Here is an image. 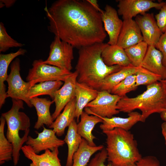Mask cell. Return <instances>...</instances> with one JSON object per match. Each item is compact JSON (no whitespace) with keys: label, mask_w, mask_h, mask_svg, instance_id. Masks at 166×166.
Instances as JSON below:
<instances>
[{"label":"cell","mask_w":166,"mask_h":166,"mask_svg":"<svg viewBox=\"0 0 166 166\" xmlns=\"http://www.w3.org/2000/svg\"><path fill=\"white\" fill-rule=\"evenodd\" d=\"M44 10L49 31L73 48L103 42L106 38L101 13L87 0H58Z\"/></svg>","instance_id":"obj_1"},{"label":"cell","mask_w":166,"mask_h":166,"mask_svg":"<svg viewBox=\"0 0 166 166\" xmlns=\"http://www.w3.org/2000/svg\"><path fill=\"white\" fill-rule=\"evenodd\" d=\"M108 43H97L79 49L75 69L77 81L85 84L99 91L101 82L109 75L118 71L122 66L107 65L101 57Z\"/></svg>","instance_id":"obj_2"},{"label":"cell","mask_w":166,"mask_h":166,"mask_svg":"<svg viewBox=\"0 0 166 166\" xmlns=\"http://www.w3.org/2000/svg\"><path fill=\"white\" fill-rule=\"evenodd\" d=\"M106 136L107 160L113 166H136L142 156L130 131L116 128L102 131Z\"/></svg>","instance_id":"obj_3"},{"label":"cell","mask_w":166,"mask_h":166,"mask_svg":"<svg viewBox=\"0 0 166 166\" xmlns=\"http://www.w3.org/2000/svg\"><path fill=\"white\" fill-rule=\"evenodd\" d=\"M120 112L129 113L138 109L141 112V122L151 114L166 110V96L160 81L147 86L146 90L137 97H121L117 104Z\"/></svg>","instance_id":"obj_4"},{"label":"cell","mask_w":166,"mask_h":166,"mask_svg":"<svg viewBox=\"0 0 166 166\" xmlns=\"http://www.w3.org/2000/svg\"><path fill=\"white\" fill-rule=\"evenodd\" d=\"M12 105L8 111L2 113L1 116L5 119L7 129L6 137L13 145V159L16 166L19 160L20 151L23 144L27 141L30 132V122L29 117L24 112L19 111L23 109V101L12 99Z\"/></svg>","instance_id":"obj_5"},{"label":"cell","mask_w":166,"mask_h":166,"mask_svg":"<svg viewBox=\"0 0 166 166\" xmlns=\"http://www.w3.org/2000/svg\"><path fill=\"white\" fill-rule=\"evenodd\" d=\"M10 72L6 79L8 90L7 97L19 99L24 101L30 108L33 106L28 97V93L32 86L30 82H25L22 79L20 74V60L16 58L11 63Z\"/></svg>","instance_id":"obj_6"},{"label":"cell","mask_w":166,"mask_h":166,"mask_svg":"<svg viewBox=\"0 0 166 166\" xmlns=\"http://www.w3.org/2000/svg\"><path fill=\"white\" fill-rule=\"evenodd\" d=\"M42 59L34 60L32 67L29 69L26 79L31 82L32 86L37 83L61 81L64 82L72 73L58 67L46 64Z\"/></svg>","instance_id":"obj_7"},{"label":"cell","mask_w":166,"mask_h":166,"mask_svg":"<svg viewBox=\"0 0 166 166\" xmlns=\"http://www.w3.org/2000/svg\"><path fill=\"white\" fill-rule=\"evenodd\" d=\"M121 97L104 90L98 91L97 96L84 109L89 114L111 118L118 114L117 104Z\"/></svg>","instance_id":"obj_8"},{"label":"cell","mask_w":166,"mask_h":166,"mask_svg":"<svg viewBox=\"0 0 166 166\" xmlns=\"http://www.w3.org/2000/svg\"><path fill=\"white\" fill-rule=\"evenodd\" d=\"M73 48L70 44L55 36L50 45L49 57L44 62L71 71L74 58Z\"/></svg>","instance_id":"obj_9"},{"label":"cell","mask_w":166,"mask_h":166,"mask_svg":"<svg viewBox=\"0 0 166 166\" xmlns=\"http://www.w3.org/2000/svg\"><path fill=\"white\" fill-rule=\"evenodd\" d=\"M117 2V13L123 20L132 19L153 8L160 10L164 3V2H156L151 0H119Z\"/></svg>","instance_id":"obj_10"},{"label":"cell","mask_w":166,"mask_h":166,"mask_svg":"<svg viewBox=\"0 0 166 166\" xmlns=\"http://www.w3.org/2000/svg\"><path fill=\"white\" fill-rule=\"evenodd\" d=\"M77 75L76 71L72 72L65 79L62 86L54 93L53 100L55 103V108L52 115L53 121L60 114L65 106L75 98V86Z\"/></svg>","instance_id":"obj_11"},{"label":"cell","mask_w":166,"mask_h":166,"mask_svg":"<svg viewBox=\"0 0 166 166\" xmlns=\"http://www.w3.org/2000/svg\"><path fill=\"white\" fill-rule=\"evenodd\" d=\"M43 128L42 132L36 131L38 134L36 138L29 136L26 142V144L30 146L37 154L47 149L53 151L56 148L62 146L65 143L64 140L57 137L53 129H47L44 126Z\"/></svg>","instance_id":"obj_12"},{"label":"cell","mask_w":166,"mask_h":166,"mask_svg":"<svg viewBox=\"0 0 166 166\" xmlns=\"http://www.w3.org/2000/svg\"><path fill=\"white\" fill-rule=\"evenodd\" d=\"M135 20L140 30L144 41L148 45L156 48L163 33L157 24L153 14L138 15Z\"/></svg>","instance_id":"obj_13"},{"label":"cell","mask_w":166,"mask_h":166,"mask_svg":"<svg viewBox=\"0 0 166 166\" xmlns=\"http://www.w3.org/2000/svg\"><path fill=\"white\" fill-rule=\"evenodd\" d=\"M101 14L104 29L109 36L108 43L111 45H117L123 21L119 18L116 10L109 5H106L105 10Z\"/></svg>","instance_id":"obj_14"},{"label":"cell","mask_w":166,"mask_h":166,"mask_svg":"<svg viewBox=\"0 0 166 166\" xmlns=\"http://www.w3.org/2000/svg\"><path fill=\"white\" fill-rule=\"evenodd\" d=\"M144 41L140 30L132 19L123 20L117 44L124 49Z\"/></svg>","instance_id":"obj_15"},{"label":"cell","mask_w":166,"mask_h":166,"mask_svg":"<svg viewBox=\"0 0 166 166\" xmlns=\"http://www.w3.org/2000/svg\"><path fill=\"white\" fill-rule=\"evenodd\" d=\"M21 150L25 156L31 160L30 166H62L58 156V148L53 151L46 150L40 155L36 153L28 145L23 146Z\"/></svg>","instance_id":"obj_16"},{"label":"cell","mask_w":166,"mask_h":166,"mask_svg":"<svg viewBox=\"0 0 166 166\" xmlns=\"http://www.w3.org/2000/svg\"><path fill=\"white\" fill-rule=\"evenodd\" d=\"M128 116L125 118L116 117L107 118L98 117L102 120V123L100 125V128L102 131L112 130L116 128L129 131L137 122H141V114L137 112L133 111L128 113Z\"/></svg>","instance_id":"obj_17"},{"label":"cell","mask_w":166,"mask_h":166,"mask_svg":"<svg viewBox=\"0 0 166 166\" xmlns=\"http://www.w3.org/2000/svg\"><path fill=\"white\" fill-rule=\"evenodd\" d=\"M98 92L85 84L77 81L75 89V118L77 122L79 121L83 109L89 103L96 98Z\"/></svg>","instance_id":"obj_18"},{"label":"cell","mask_w":166,"mask_h":166,"mask_svg":"<svg viewBox=\"0 0 166 166\" xmlns=\"http://www.w3.org/2000/svg\"><path fill=\"white\" fill-rule=\"evenodd\" d=\"M163 55L155 46L148 45L141 67L160 76L163 80L166 78V68L163 64Z\"/></svg>","instance_id":"obj_19"},{"label":"cell","mask_w":166,"mask_h":166,"mask_svg":"<svg viewBox=\"0 0 166 166\" xmlns=\"http://www.w3.org/2000/svg\"><path fill=\"white\" fill-rule=\"evenodd\" d=\"M30 100L36 109L38 116L34 128L38 129L45 124L49 128L54 121L49 110L50 106L54 101L38 97L31 98Z\"/></svg>","instance_id":"obj_20"},{"label":"cell","mask_w":166,"mask_h":166,"mask_svg":"<svg viewBox=\"0 0 166 166\" xmlns=\"http://www.w3.org/2000/svg\"><path fill=\"white\" fill-rule=\"evenodd\" d=\"M102 122L100 117L95 115H90L85 111L81 115L80 121L77 124V132L90 146H96L93 141L96 137L93 135L92 131L97 124Z\"/></svg>","instance_id":"obj_21"},{"label":"cell","mask_w":166,"mask_h":166,"mask_svg":"<svg viewBox=\"0 0 166 166\" xmlns=\"http://www.w3.org/2000/svg\"><path fill=\"white\" fill-rule=\"evenodd\" d=\"M27 52L26 49L20 48L15 52L6 54H0V108L5 102L7 98L4 82L8 77L7 70L10 64L17 57L23 55Z\"/></svg>","instance_id":"obj_22"},{"label":"cell","mask_w":166,"mask_h":166,"mask_svg":"<svg viewBox=\"0 0 166 166\" xmlns=\"http://www.w3.org/2000/svg\"><path fill=\"white\" fill-rule=\"evenodd\" d=\"M101 57L108 66L119 65L125 67L131 65L124 49L117 45H111L108 44L102 50Z\"/></svg>","instance_id":"obj_23"},{"label":"cell","mask_w":166,"mask_h":166,"mask_svg":"<svg viewBox=\"0 0 166 166\" xmlns=\"http://www.w3.org/2000/svg\"><path fill=\"white\" fill-rule=\"evenodd\" d=\"M75 98L70 101L65 107L49 127L53 128L57 136H60L65 133L66 128L68 127L75 118Z\"/></svg>","instance_id":"obj_24"},{"label":"cell","mask_w":166,"mask_h":166,"mask_svg":"<svg viewBox=\"0 0 166 166\" xmlns=\"http://www.w3.org/2000/svg\"><path fill=\"white\" fill-rule=\"evenodd\" d=\"M82 139L77 132V124L74 119L68 127L66 134L63 140L68 148L66 166L72 165L73 155L79 148Z\"/></svg>","instance_id":"obj_25"},{"label":"cell","mask_w":166,"mask_h":166,"mask_svg":"<svg viewBox=\"0 0 166 166\" xmlns=\"http://www.w3.org/2000/svg\"><path fill=\"white\" fill-rule=\"evenodd\" d=\"M138 67L131 65L122 67L117 72L110 74L105 77L100 85L99 91H106L109 93L113 88L129 75L135 74Z\"/></svg>","instance_id":"obj_26"},{"label":"cell","mask_w":166,"mask_h":166,"mask_svg":"<svg viewBox=\"0 0 166 166\" xmlns=\"http://www.w3.org/2000/svg\"><path fill=\"white\" fill-rule=\"evenodd\" d=\"M104 148L103 145L94 147L90 146L82 138L79 148L73 155L71 166H87L91 156Z\"/></svg>","instance_id":"obj_27"},{"label":"cell","mask_w":166,"mask_h":166,"mask_svg":"<svg viewBox=\"0 0 166 166\" xmlns=\"http://www.w3.org/2000/svg\"><path fill=\"white\" fill-rule=\"evenodd\" d=\"M64 83L61 81H49L39 83L32 86L29 91L30 99L42 95H48L53 99L54 93L58 90Z\"/></svg>","instance_id":"obj_28"},{"label":"cell","mask_w":166,"mask_h":166,"mask_svg":"<svg viewBox=\"0 0 166 166\" xmlns=\"http://www.w3.org/2000/svg\"><path fill=\"white\" fill-rule=\"evenodd\" d=\"M148 46L146 43L143 41L124 49L131 65L137 68L141 66Z\"/></svg>","instance_id":"obj_29"},{"label":"cell","mask_w":166,"mask_h":166,"mask_svg":"<svg viewBox=\"0 0 166 166\" xmlns=\"http://www.w3.org/2000/svg\"><path fill=\"white\" fill-rule=\"evenodd\" d=\"M0 164L12 160L13 151V146L4 134L6 120L2 116L0 118Z\"/></svg>","instance_id":"obj_30"},{"label":"cell","mask_w":166,"mask_h":166,"mask_svg":"<svg viewBox=\"0 0 166 166\" xmlns=\"http://www.w3.org/2000/svg\"><path fill=\"white\" fill-rule=\"evenodd\" d=\"M136 85L135 74H132L126 77L112 89L111 93L123 97L127 93L136 90L138 87Z\"/></svg>","instance_id":"obj_31"},{"label":"cell","mask_w":166,"mask_h":166,"mask_svg":"<svg viewBox=\"0 0 166 166\" xmlns=\"http://www.w3.org/2000/svg\"><path fill=\"white\" fill-rule=\"evenodd\" d=\"M136 85L138 86L140 85L147 86L162 80L161 77L148 70L140 67H138L137 71L135 73Z\"/></svg>","instance_id":"obj_32"},{"label":"cell","mask_w":166,"mask_h":166,"mask_svg":"<svg viewBox=\"0 0 166 166\" xmlns=\"http://www.w3.org/2000/svg\"><path fill=\"white\" fill-rule=\"evenodd\" d=\"M24 45L18 42L9 36L4 24L0 22V52H4L13 47H21Z\"/></svg>","instance_id":"obj_33"},{"label":"cell","mask_w":166,"mask_h":166,"mask_svg":"<svg viewBox=\"0 0 166 166\" xmlns=\"http://www.w3.org/2000/svg\"><path fill=\"white\" fill-rule=\"evenodd\" d=\"M107 158V151L104 148L94 156L87 166H113L110 162L105 164Z\"/></svg>","instance_id":"obj_34"},{"label":"cell","mask_w":166,"mask_h":166,"mask_svg":"<svg viewBox=\"0 0 166 166\" xmlns=\"http://www.w3.org/2000/svg\"><path fill=\"white\" fill-rule=\"evenodd\" d=\"M159 13L155 16L157 24L162 32H166V1Z\"/></svg>","instance_id":"obj_35"},{"label":"cell","mask_w":166,"mask_h":166,"mask_svg":"<svg viewBox=\"0 0 166 166\" xmlns=\"http://www.w3.org/2000/svg\"><path fill=\"white\" fill-rule=\"evenodd\" d=\"M136 166H160L157 158L152 156L142 157L136 163Z\"/></svg>","instance_id":"obj_36"},{"label":"cell","mask_w":166,"mask_h":166,"mask_svg":"<svg viewBox=\"0 0 166 166\" xmlns=\"http://www.w3.org/2000/svg\"><path fill=\"white\" fill-rule=\"evenodd\" d=\"M163 55V64L166 68V32L161 35L156 48Z\"/></svg>","instance_id":"obj_37"},{"label":"cell","mask_w":166,"mask_h":166,"mask_svg":"<svg viewBox=\"0 0 166 166\" xmlns=\"http://www.w3.org/2000/svg\"><path fill=\"white\" fill-rule=\"evenodd\" d=\"M93 7L98 12L101 13L103 10L101 9L96 0H87Z\"/></svg>","instance_id":"obj_38"},{"label":"cell","mask_w":166,"mask_h":166,"mask_svg":"<svg viewBox=\"0 0 166 166\" xmlns=\"http://www.w3.org/2000/svg\"><path fill=\"white\" fill-rule=\"evenodd\" d=\"M7 7H9L12 6L15 2L14 0H1L0 1Z\"/></svg>","instance_id":"obj_39"},{"label":"cell","mask_w":166,"mask_h":166,"mask_svg":"<svg viewBox=\"0 0 166 166\" xmlns=\"http://www.w3.org/2000/svg\"><path fill=\"white\" fill-rule=\"evenodd\" d=\"M161 132L164 137L165 144L166 146V121H164L161 125Z\"/></svg>","instance_id":"obj_40"},{"label":"cell","mask_w":166,"mask_h":166,"mask_svg":"<svg viewBox=\"0 0 166 166\" xmlns=\"http://www.w3.org/2000/svg\"><path fill=\"white\" fill-rule=\"evenodd\" d=\"M161 84L165 94L166 96V78L160 81Z\"/></svg>","instance_id":"obj_41"},{"label":"cell","mask_w":166,"mask_h":166,"mask_svg":"<svg viewBox=\"0 0 166 166\" xmlns=\"http://www.w3.org/2000/svg\"><path fill=\"white\" fill-rule=\"evenodd\" d=\"M160 117L163 120L166 121V110L160 113Z\"/></svg>","instance_id":"obj_42"}]
</instances>
